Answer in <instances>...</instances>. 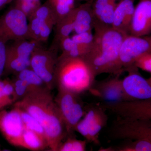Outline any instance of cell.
Segmentation results:
<instances>
[{"label":"cell","instance_id":"6da1fadb","mask_svg":"<svg viewBox=\"0 0 151 151\" xmlns=\"http://www.w3.org/2000/svg\"><path fill=\"white\" fill-rule=\"evenodd\" d=\"M29 113L43 127L50 151H58L67 134L51 90L46 86L31 90L13 104Z\"/></svg>","mask_w":151,"mask_h":151},{"label":"cell","instance_id":"7a4b0ae2","mask_svg":"<svg viewBox=\"0 0 151 151\" xmlns=\"http://www.w3.org/2000/svg\"><path fill=\"white\" fill-rule=\"evenodd\" d=\"M94 29V42L84 58L96 76L103 73L121 75L124 70L120 64V48L127 35L112 27Z\"/></svg>","mask_w":151,"mask_h":151},{"label":"cell","instance_id":"3957f363","mask_svg":"<svg viewBox=\"0 0 151 151\" xmlns=\"http://www.w3.org/2000/svg\"><path fill=\"white\" fill-rule=\"evenodd\" d=\"M96 77L84 57L58 56L55 73L58 89L80 94L91 89Z\"/></svg>","mask_w":151,"mask_h":151},{"label":"cell","instance_id":"277c9868","mask_svg":"<svg viewBox=\"0 0 151 151\" xmlns=\"http://www.w3.org/2000/svg\"><path fill=\"white\" fill-rule=\"evenodd\" d=\"M79 95L58 89V94L54 98L64 122L67 137L74 136L76 125L86 113Z\"/></svg>","mask_w":151,"mask_h":151},{"label":"cell","instance_id":"5b68a950","mask_svg":"<svg viewBox=\"0 0 151 151\" xmlns=\"http://www.w3.org/2000/svg\"><path fill=\"white\" fill-rule=\"evenodd\" d=\"M58 51L51 47L44 48L40 45L34 50L30 58L31 68L51 91L56 86L55 73L58 58Z\"/></svg>","mask_w":151,"mask_h":151},{"label":"cell","instance_id":"8992f818","mask_svg":"<svg viewBox=\"0 0 151 151\" xmlns=\"http://www.w3.org/2000/svg\"><path fill=\"white\" fill-rule=\"evenodd\" d=\"M83 119L78 122L75 132L83 136L87 142L99 144V135L108 123L106 110L100 104H92L87 107Z\"/></svg>","mask_w":151,"mask_h":151},{"label":"cell","instance_id":"52a82bcc","mask_svg":"<svg viewBox=\"0 0 151 151\" xmlns=\"http://www.w3.org/2000/svg\"><path fill=\"white\" fill-rule=\"evenodd\" d=\"M28 19L22 11L12 8L0 17V40L10 41L27 39Z\"/></svg>","mask_w":151,"mask_h":151},{"label":"cell","instance_id":"ba28073f","mask_svg":"<svg viewBox=\"0 0 151 151\" xmlns=\"http://www.w3.org/2000/svg\"><path fill=\"white\" fill-rule=\"evenodd\" d=\"M148 52H151V34L142 37L131 35L126 36L120 50V64L124 71L136 67L134 65L136 60Z\"/></svg>","mask_w":151,"mask_h":151},{"label":"cell","instance_id":"9c48e42d","mask_svg":"<svg viewBox=\"0 0 151 151\" xmlns=\"http://www.w3.org/2000/svg\"><path fill=\"white\" fill-rule=\"evenodd\" d=\"M137 68L127 71L128 74L122 79L124 101L150 100L151 86L138 72Z\"/></svg>","mask_w":151,"mask_h":151},{"label":"cell","instance_id":"30bf717a","mask_svg":"<svg viewBox=\"0 0 151 151\" xmlns=\"http://www.w3.org/2000/svg\"><path fill=\"white\" fill-rule=\"evenodd\" d=\"M103 108L118 117L151 120V99L124 101L114 103H103Z\"/></svg>","mask_w":151,"mask_h":151},{"label":"cell","instance_id":"8fae6325","mask_svg":"<svg viewBox=\"0 0 151 151\" xmlns=\"http://www.w3.org/2000/svg\"><path fill=\"white\" fill-rule=\"evenodd\" d=\"M24 127L18 110L14 107L10 111L0 110V132L12 145L19 147Z\"/></svg>","mask_w":151,"mask_h":151},{"label":"cell","instance_id":"7c38bea8","mask_svg":"<svg viewBox=\"0 0 151 151\" xmlns=\"http://www.w3.org/2000/svg\"><path fill=\"white\" fill-rule=\"evenodd\" d=\"M119 76L94 83L89 90L94 96L103 100V103H114L124 101L122 79Z\"/></svg>","mask_w":151,"mask_h":151},{"label":"cell","instance_id":"4fadbf2b","mask_svg":"<svg viewBox=\"0 0 151 151\" xmlns=\"http://www.w3.org/2000/svg\"><path fill=\"white\" fill-rule=\"evenodd\" d=\"M151 34V0H139L135 6L129 35L142 37Z\"/></svg>","mask_w":151,"mask_h":151},{"label":"cell","instance_id":"5bb4252c","mask_svg":"<svg viewBox=\"0 0 151 151\" xmlns=\"http://www.w3.org/2000/svg\"><path fill=\"white\" fill-rule=\"evenodd\" d=\"M121 0H92L94 27L111 28L114 12Z\"/></svg>","mask_w":151,"mask_h":151},{"label":"cell","instance_id":"9a60e30c","mask_svg":"<svg viewBox=\"0 0 151 151\" xmlns=\"http://www.w3.org/2000/svg\"><path fill=\"white\" fill-rule=\"evenodd\" d=\"M135 7L134 0H121L115 9L112 28L129 35Z\"/></svg>","mask_w":151,"mask_h":151},{"label":"cell","instance_id":"2e32d148","mask_svg":"<svg viewBox=\"0 0 151 151\" xmlns=\"http://www.w3.org/2000/svg\"><path fill=\"white\" fill-rule=\"evenodd\" d=\"M92 0L74 9V31L76 34L92 31L94 19L92 12Z\"/></svg>","mask_w":151,"mask_h":151},{"label":"cell","instance_id":"e0dca14e","mask_svg":"<svg viewBox=\"0 0 151 151\" xmlns=\"http://www.w3.org/2000/svg\"><path fill=\"white\" fill-rule=\"evenodd\" d=\"M55 26L36 17L28 19L27 39L41 44L48 40Z\"/></svg>","mask_w":151,"mask_h":151},{"label":"cell","instance_id":"ac0fdd59","mask_svg":"<svg viewBox=\"0 0 151 151\" xmlns=\"http://www.w3.org/2000/svg\"><path fill=\"white\" fill-rule=\"evenodd\" d=\"M126 134L130 139H142L151 142V119H131L127 124Z\"/></svg>","mask_w":151,"mask_h":151},{"label":"cell","instance_id":"d6986e66","mask_svg":"<svg viewBox=\"0 0 151 151\" xmlns=\"http://www.w3.org/2000/svg\"><path fill=\"white\" fill-rule=\"evenodd\" d=\"M74 9L55 25L54 39L50 47L58 50L60 42L65 38L70 36L71 33L74 31Z\"/></svg>","mask_w":151,"mask_h":151},{"label":"cell","instance_id":"ffe728a7","mask_svg":"<svg viewBox=\"0 0 151 151\" xmlns=\"http://www.w3.org/2000/svg\"><path fill=\"white\" fill-rule=\"evenodd\" d=\"M19 147L30 150L42 151L48 147V144L45 139L35 132L25 129L22 135Z\"/></svg>","mask_w":151,"mask_h":151},{"label":"cell","instance_id":"44dd1931","mask_svg":"<svg viewBox=\"0 0 151 151\" xmlns=\"http://www.w3.org/2000/svg\"><path fill=\"white\" fill-rule=\"evenodd\" d=\"M59 48L62 52L61 55L72 57L85 56L90 49L76 43L70 36L65 38L60 42Z\"/></svg>","mask_w":151,"mask_h":151},{"label":"cell","instance_id":"7402d4cb","mask_svg":"<svg viewBox=\"0 0 151 151\" xmlns=\"http://www.w3.org/2000/svg\"><path fill=\"white\" fill-rule=\"evenodd\" d=\"M6 62L4 74L14 75L26 68L30 67V58L6 52Z\"/></svg>","mask_w":151,"mask_h":151},{"label":"cell","instance_id":"603a6c76","mask_svg":"<svg viewBox=\"0 0 151 151\" xmlns=\"http://www.w3.org/2000/svg\"><path fill=\"white\" fill-rule=\"evenodd\" d=\"M126 142L115 147L102 148L103 151H151V142L147 140H126Z\"/></svg>","mask_w":151,"mask_h":151},{"label":"cell","instance_id":"cb8c5ba5","mask_svg":"<svg viewBox=\"0 0 151 151\" xmlns=\"http://www.w3.org/2000/svg\"><path fill=\"white\" fill-rule=\"evenodd\" d=\"M75 0H47L54 11L58 22L67 16L76 7Z\"/></svg>","mask_w":151,"mask_h":151},{"label":"cell","instance_id":"d4e9b609","mask_svg":"<svg viewBox=\"0 0 151 151\" xmlns=\"http://www.w3.org/2000/svg\"><path fill=\"white\" fill-rule=\"evenodd\" d=\"M15 75L16 78L21 79L27 84L29 87L30 91L35 88L46 86L42 79L30 67L26 68Z\"/></svg>","mask_w":151,"mask_h":151},{"label":"cell","instance_id":"484cf974","mask_svg":"<svg viewBox=\"0 0 151 151\" xmlns=\"http://www.w3.org/2000/svg\"><path fill=\"white\" fill-rule=\"evenodd\" d=\"M15 108L18 110L25 129L35 132L47 141L46 135L44 129L40 124L27 112L20 108L17 107Z\"/></svg>","mask_w":151,"mask_h":151},{"label":"cell","instance_id":"4316f807","mask_svg":"<svg viewBox=\"0 0 151 151\" xmlns=\"http://www.w3.org/2000/svg\"><path fill=\"white\" fill-rule=\"evenodd\" d=\"M31 17H36L42 19L52 24L55 26L57 23L58 19L56 15L47 1L37 9L29 18Z\"/></svg>","mask_w":151,"mask_h":151},{"label":"cell","instance_id":"83f0119b","mask_svg":"<svg viewBox=\"0 0 151 151\" xmlns=\"http://www.w3.org/2000/svg\"><path fill=\"white\" fill-rule=\"evenodd\" d=\"M87 142L86 140L76 139L74 136H68L65 142H63L58 151H86Z\"/></svg>","mask_w":151,"mask_h":151},{"label":"cell","instance_id":"f1b7e54d","mask_svg":"<svg viewBox=\"0 0 151 151\" xmlns=\"http://www.w3.org/2000/svg\"><path fill=\"white\" fill-rule=\"evenodd\" d=\"M14 7L22 11L28 19L42 4L41 0H15Z\"/></svg>","mask_w":151,"mask_h":151},{"label":"cell","instance_id":"f546056e","mask_svg":"<svg viewBox=\"0 0 151 151\" xmlns=\"http://www.w3.org/2000/svg\"><path fill=\"white\" fill-rule=\"evenodd\" d=\"M71 37L76 43L90 48L94 42V35L92 31L76 34Z\"/></svg>","mask_w":151,"mask_h":151},{"label":"cell","instance_id":"4dcf8cb0","mask_svg":"<svg viewBox=\"0 0 151 151\" xmlns=\"http://www.w3.org/2000/svg\"><path fill=\"white\" fill-rule=\"evenodd\" d=\"M12 81L14 89L16 102L24 97L29 92L30 88L25 81L16 78Z\"/></svg>","mask_w":151,"mask_h":151},{"label":"cell","instance_id":"1f68e13d","mask_svg":"<svg viewBox=\"0 0 151 151\" xmlns=\"http://www.w3.org/2000/svg\"><path fill=\"white\" fill-rule=\"evenodd\" d=\"M135 67L138 69L149 72L151 74V52H146L136 60Z\"/></svg>","mask_w":151,"mask_h":151},{"label":"cell","instance_id":"d6a6232c","mask_svg":"<svg viewBox=\"0 0 151 151\" xmlns=\"http://www.w3.org/2000/svg\"><path fill=\"white\" fill-rule=\"evenodd\" d=\"M4 80H1L0 78V110L14 104L13 100L5 94L4 92Z\"/></svg>","mask_w":151,"mask_h":151},{"label":"cell","instance_id":"836d02e7","mask_svg":"<svg viewBox=\"0 0 151 151\" xmlns=\"http://www.w3.org/2000/svg\"><path fill=\"white\" fill-rule=\"evenodd\" d=\"M6 44L0 40V78L4 72L6 57Z\"/></svg>","mask_w":151,"mask_h":151},{"label":"cell","instance_id":"e575fe53","mask_svg":"<svg viewBox=\"0 0 151 151\" xmlns=\"http://www.w3.org/2000/svg\"><path fill=\"white\" fill-rule=\"evenodd\" d=\"M10 3V0H0V11L5 6Z\"/></svg>","mask_w":151,"mask_h":151},{"label":"cell","instance_id":"d590c367","mask_svg":"<svg viewBox=\"0 0 151 151\" xmlns=\"http://www.w3.org/2000/svg\"><path fill=\"white\" fill-rule=\"evenodd\" d=\"M147 80L148 81L149 83H150V84L151 86V76L150 78H148V79H147Z\"/></svg>","mask_w":151,"mask_h":151},{"label":"cell","instance_id":"8d00e7d4","mask_svg":"<svg viewBox=\"0 0 151 151\" xmlns=\"http://www.w3.org/2000/svg\"><path fill=\"white\" fill-rule=\"evenodd\" d=\"M77 1H86V2L89 1H91V0H77Z\"/></svg>","mask_w":151,"mask_h":151},{"label":"cell","instance_id":"74e56055","mask_svg":"<svg viewBox=\"0 0 151 151\" xmlns=\"http://www.w3.org/2000/svg\"><path fill=\"white\" fill-rule=\"evenodd\" d=\"M1 150V145H0V151Z\"/></svg>","mask_w":151,"mask_h":151},{"label":"cell","instance_id":"f35d334b","mask_svg":"<svg viewBox=\"0 0 151 151\" xmlns=\"http://www.w3.org/2000/svg\"><path fill=\"white\" fill-rule=\"evenodd\" d=\"M14 1V0H10L11 2H12V1Z\"/></svg>","mask_w":151,"mask_h":151}]
</instances>
